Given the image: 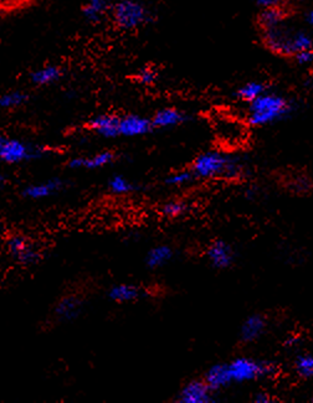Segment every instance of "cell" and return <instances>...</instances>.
I'll use <instances>...</instances> for the list:
<instances>
[{
  "mask_svg": "<svg viewBox=\"0 0 313 403\" xmlns=\"http://www.w3.org/2000/svg\"><path fill=\"white\" fill-rule=\"evenodd\" d=\"M241 158L224 150H208L198 156L191 164V173L198 179L235 180L245 173Z\"/></svg>",
  "mask_w": 313,
  "mask_h": 403,
  "instance_id": "cell-1",
  "label": "cell"
},
{
  "mask_svg": "<svg viewBox=\"0 0 313 403\" xmlns=\"http://www.w3.org/2000/svg\"><path fill=\"white\" fill-rule=\"evenodd\" d=\"M294 104L289 98L270 90L248 104L245 118L252 127H266L282 121L292 113Z\"/></svg>",
  "mask_w": 313,
  "mask_h": 403,
  "instance_id": "cell-2",
  "label": "cell"
},
{
  "mask_svg": "<svg viewBox=\"0 0 313 403\" xmlns=\"http://www.w3.org/2000/svg\"><path fill=\"white\" fill-rule=\"evenodd\" d=\"M261 36L266 49L284 58H294L298 52L313 49L312 35L305 30L290 28L287 23L261 30Z\"/></svg>",
  "mask_w": 313,
  "mask_h": 403,
  "instance_id": "cell-3",
  "label": "cell"
},
{
  "mask_svg": "<svg viewBox=\"0 0 313 403\" xmlns=\"http://www.w3.org/2000/svg\"><path fill=\"white\" fill-rule=\"evenodd\" d=\"M111 15L120 29L134 30L147 24L150 13L138 0H118L112 6Z\"/></svg>",
  "mask_w": 313,
  "mask_h": 403,
  "instance_id": "cell-4",
  "label": "cell"
},
{
  "mask_svg": "<svg viewBox=\"0 0 313 403\" xmlns=\"http://www.w3.org/2000/svg\"><path fill=\"white\" fill-rule=\"evenodd\" d=\"M227 370L232 384H245L273 374V366L271 363L251 357H238L227 363Z\"/></svg>",
  "mask_w": 313,
  "mask_h": 403,
  "instance_id": "cell-5",
  "label": "cell"
},
{
  "mask_svg": "<svg viewBox=\"0 0 313 403\" xmlns=\"http://www.w3.org/2000/svg\"><path fill=\"white\" fill-rule=\"evenodd\" d=\"M45 154V150L29 145L17 138H8L0 135V163L22 164L39 159Z\"/></svg>",
  "mask_w": 313,
  "mask_h": 403,
  "instance_id": "cell-6",
  "label": "cell"
},
{
  "mask_svg": "<svg viewBox=\"0 0 313 403\" xmlns=\"http://www.w3.org/2000/svg\"><path fill=\"white\" fill-rule=\"evenodd\" d=\"M6 248L13 258L20 265H35L41 258L39 248L36 247L29 238L20 235L10 237L6 243Z\"/></svg>",
  "mask_w": 313,
  "mask_h": 403,
  "instance_id": "cell-7",
  "label": "cell"
},
{
  "mask_svg": "<svg viewBox=\"0 0 313 403\" xmlns=\"http://www.w3.org/2000/svg\"><path fill=\"white\" fill-rule=\"evenodd\" d=\"M214 391L204 380H193L183 386L178 395L180 403H210L214 401Z\"/></svg>",
  "mask_w": 313,
  "mask_h": 403,
  "instance_id": "cell-8",
  "label": "cell"
},
{
  "mask_svg": "<svg viewBox=\"0 0 313 403\" xmlns=\"http://www.w3.org/2000/svg\"><path fill=\"white\" fill-rule=\"evenodd\" d=\"M120 120H121V115H111V113L95 115L87 123V128L102 138H118L120 137Z\"/></svg>",
  "mask_w": 313,
  "mask_h": 403,
  "instance_id": "cell-9",
  "label": "cell"
},
{
  "mask_svg": "<svg viewBox=\"0 0 313 403\" xmlns=\"http://www.w3.org/2000/svg\"><path fill=\"white\" fill-rule=\"evenodd\" d=\"M154 128L152 124V120L145 118L139 115H121L120 120V137L132 138V137H142L151 133Z\"/></svg>",
  "mask_w": 313,
  "mask_h": 403,
  "instance_id": "cell-10",
  "label": "cell"
},
{
  "mask_svg": "<svg viewBox=\"0 0 313 403\" xmlns=\"http://www.w3.org/2000/svg\"><path fill=\"white\" fill-rule=\"evenodd\" d=\"M117 154L112 150H104L96 154L87 156H75L69 161L71 169H85V170H96L109 167L116 161Z\"/></svg>",
  "mask_w": 313,
  "mask_h": 403,
  "instance_id": "cell-11",
  "label": "cell"
},
{
  "mask_svg": "<svg viewBox=\"0 0 313 403\" xmlns=\"http://www.w3.org/2000/svg\"><path fill=\"white\" fill-rule=\"evenodd\" d=\"M63 189H64V181L61 179H49L45 181L25 186L23 196L26 199H30V200H42V199L50 197V196L56 195Z\"/></svg>",
  "mask_w": 313,
  "mask_h": 403,
  "instance_id": "cell-12",
  "label": "cell"
},
{
  "mask_svg": "<svg viewBox=\"0 0 313 403\" xmlns=\"http://www.w3.org/2000/svg\"><path fill=\"white\" fill-rule=\"evenodd\" d=\"M83 311V302L76 295H66L55 306V315L61 322H74Z\"/></svg>",
  "mask_w": 313,
  "mask_h": 403,
  "instance_id": "cell-13",
  "label": "cell"
},
{
  "mask_svg": "<svg viewBox=\"0 0 313 403\" xmlns=\"http://www.w3.org/2000/svg\"><path fill=\"white\" fill-rule=\"evenodd\" d=\"M151 120L154 129H168L183 124L186 121V115L178 108L166 107L156 110Z\"/></svg>",
  "mask_w": 313,
  "mask_h": 403,
  "instance_id": "cell-14",
  "label": "cell"
},
{
  "mask_svg": "<svg viewBox=\"0 0 313 403\" xmlns=\"http://www.w3.org/2000/svg\"><path fill=\"white\" fill-rule=\"evenodd\" d=\"M207 257L215 268L224 270L232 265L234 261V252H232V248L226 242L218 240L209 246L207 249Z\"/></svg>",
  "mask_w": 313,
  "mask_h": 403,
  "instance_id": "cell-15",
  "label": "cell"
},
{
  "mask_svg": "<svg viewBox=\"0 0 313 403\" xmlns=\"http://www.w3.org/2000/svg\"><path fill=\"white\" fill-rule=\"evenodd\" d=\"M107 295L115 303H134L143 297V290L136 284L122 283L111 287Z\"/></svg>",
  "mask_w": 313,
  "mask_h": 403,
  "instance_id": "cell-16",
  "label": "cell"
},
{
  "mask_svg": "<svg viewBox=\"0 0 313 403\" xmlns=\"http://www.w3.org/2000/svg\"><path fill=\"white\" fill-rule=\"evenodd\" d=\"M290 17V12L287 8L278 6V8H267L262 9L260 15L257 17V23L260 30L271 29L278 25L287 23V19Z\"/></svg>",
  "mask_w": 313,
  "mask_h": 403,
  "instance_id": "cell-17",
  "label": "cell"
},
{
  "mask_svg": "<svg viewBox=\"0 0 313 403\" xmlns=\"http://www.w3.org/2000/svg\"><path fill=\"white\" fill-rule=\"evenodd\" d=\"M204 381L208 384L213 391H219L224 387L232 385V379L227 370V363H216L207 371Z\"/></svg>",
  "mask_w": 313,
  "mask_h": 403,
  "instance_id": "cell-18",
  "label": "cell"
},
{
  "mask_svg": "<svg viewBox=\"0 0 313 403\" xmlns=\"http://www.w3.org/2000/svg\"><path fill=\"white\" fill-rule=\"evenodd\" d=\"M266 329V320L265 318L261 315H251L241 325L240 329V336L245 343H252L255 340L261 338V335L264 334Z\"/></svg>",
  "mask_w": 313,
  "mask_h": 403,
  "instance_id": "cell-19",
  "label": "cell"
},
{
  "mask_svg": "<svg viewBox=\"0 0 313 403\" xmlns=\"http://www.w3.org/2000/svg\"><path fill=\"white\" fill-rule=\"evenodd\" d=\"M111 0H87L83 6V15L91 23H99L112 9Z\"/></svg>",
  "mask_w": 313,
  "mask_h": 403,
  "instance_id": "cell-20",
  "label": "cell"
},
{
  "mask_svg": "<svg viewBox=\"0 0 313 403\" xmlns=\"http://www.w3.org/2000/svg\"><path fill=\"white\" fill-rule=\"evenodd\" d=\"M63 77V69L56 65H47L30 75V80L36 86H49Z\"/></svg>",
  "mask_w": 313,
  "mask_h": 403,
  "instance_id": "cell-21",
  "label": "cell"
},
{
  "mask_svg": "<svg viewBox=\"0 0 313 403\" xmlns=\"http://www.w3.org/2000/svg\"><path fill=\"white\" fill-rule=\"evenodd\" d=\"M221 138L224 139L225 143L229 145H238L243 143V139L246 138V133H245V127L240 122L223 121L220 128Z\"/></svg>",
  "mask_w": 313,
  "mask_h": 403,
  "instance_id": "cell-22",
  "label": "cell"
},
{
  "mask_svg": "<svg viewBox=\"0 0 313 403\" xmlns=\"http://www.w3.org/2000/svg\"><path fill=\"white\" fill-rule=\"evenodd\" d=\"M173 257L174 252L172 248L167 245H159L148 251V254L145 256V265L152 270H156L169 263Z\"/></svg>",
  "mask_w": 313,
  "mask_h": 403,
  "instance_id": "cell-23",
  "label": "cell"
},
{
  "mask_svg": "<svg viewBox=\"0 0 313 403\" xmlns=\"http://www.w3.org/2000/svg\"><path fill=\"white\" fill-rule=\"evenodd\" d=\"M266 91H268V87L265 82L249 81L243 83V86L239 87L238 91L235 92V97L248 104L256 98L260 97L261 94H264Z\"/></svg>",
  "mask_w": 313,
  "mask_h": 403,
  "instance_id": "cell-24",
  "label": "cell"
},
{
  "mask_svg": "<svg viewBox=\"0 0 313 403\" xmlns=\"http://www.w3.org/2000/svg\"><path fill=\"white\" fill-rule=\"evenodd\" d=\"M107 188L113 195H128L137 189V186L123 175H113L109 180Z\"/></svg>",
  "mask_w": 313,
  "mask_h": 403,
  "instance_id": "cell-25",
  "label": "cell"
},
{
  "mask_svg": "<svg viewBox=\"0 0 313 403\" xmlns=\"http://www.w3.org/2000/svg\"><path fill=\"white\" fill-rule=\"evenodd\" d=\"M29 96L23 91H9L0 96V108L10 110L23 106L28 101Z\"/></svg>",
  "mask_w": 313,
  "mask_h": 403,
  "instance_id": "cell-26",
  "label": "cell"
},
{
  "mask_svg": "<svg viewBox=\"0 0 313 403\" xmlns=\"http://www.w3.org/2000/svg\"><path fill=\"white\" fill-rule=\"evenodd\" d=\"M189 208V205L183 200H170V202H164L161 208V213L163 216L168 219H177L186 213Z\"/></svg>",
  "mask_w": 313,
  "mask_h": 403,
  "instance_id": "cell-27",
  "label": "cell"
},
{
  "mask_svg": "<svg viewBox=\"0 0 313 403\" xmlns=\"http://www.w3.org/2000/svg\"><path fill=\"white\" fill-rule=\"evenodd\" d=\"M193 179H195V176H194V174L191 173V169L189 170H178V172L169 174L168 176L164 180V183L168 186L182 188V186L191 184Z\"/></svg>",
  "mask_w": 313,
  "mask_h": 403,
  "instance_id": "cell-28",
  "label": "cell"
},
{
  "mask_svg": "<svg viewBox=\"0 0 313 403\" xmlns=\"http://www.w3.org/2000/svg\"><path fill=\"white\" fill-rule=\"evenodd\" d=\"M296 371L301 375L302 377L307 379L313 377V354L298 357L296 361Z\"/></svg>",
  "mask_w": 313,
  "mask_h": 403,
  "instance_id": "cell-29",
  "label": "cell"
},
{
  "mask_svg": "<svg viewBox=\"0 0 313 403\" xmlns=\"http://www.w3.org/2000/svg\"><path fill=\"white\" fill-rule=\"evenodd\" d=\"M156 71L152 67H142L138 72L134 76L136 81L138 82L139 85L143 86H151L156 81Z\"/></svg>",
  "mask_w": 313,
  "mask_h": 403,
  "instance_id": "cell-30",
  "label": "cell"
},
{
  "mask_svg": "<svg viewBox=\"0 0 313 403\" xmlns=\"http://www.w3.org/2000/svg\"><path fill=\"white\" fill-rule=\"evenodd\" d=\"M292 58L295 60L296 64L300 65V66H311L313 65V49L298 52Z\"/></svg>",
  "mask_w": 313,
  "mask_h": 403,
  "instance_id": "cell-31",
  "label": "cell"
},
{
  "mask_svg": "<svg viewBox=\"0 0 313 403\" xmlns=\"http://www.w3.org/2000/svg\"><path fill=\"white\" fill-rule=\"evenodd\" d=\"M291 0H254L256 6H260L261 9H267V8H278L284 6L287 8Z\"/></svg>",
  "mask_w": 313,
  "mask_h": 403,
  "instance_id": "cell-32",
  "label": "cell"
},
{
  "mask_svg": "<svg viewBox=\"0 0 313 403\" xmlns=\"http://www.w3.org/2000/svg\"><path fill=\"white\" fill-rule=\"evenodd\" d=\"M256 403H268L273 401V398L270 397L267 393L265 392H261V393H257L256 395L255 400H254Z\"/></svg>",
  "mask_w": 313,
  "mask_h": 403,
  "instance_id": "cell-33",
  "label": "cell"
},
{
  "mask_svg": "<svg viewBox=\"0 0 313 403\" xmlns=\"http://www.w3.org/2000/svg\"><path fill=\"white\" fill-rule=\"evenodd\" d=\"M306 22H307L310 26H312L313 28V9L307 13V15H306Z\"/></svg>",
  "mask_w": 313,
  "mask_h": 403,
  "instance_id": "cell-34",
  "label": "cell"
},
{
  "mask_svg": "<svg viewBox=\"0 0 313 403\" xmlns=\"http://www.w3.org/2000/svg\"><path fill=\"white\" fill-rule=\"evenodd\" d=\"M6 184V175H3V174H0V188H4Z\"/></svg>",
  "mask_w": 313,
  "mask_h": 403,
  "instance_id": "cell-35",
  "label": "cell"
}]
</instances>
